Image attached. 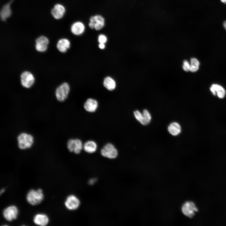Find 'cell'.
Segmentation results:
<instances>
[{
	"label": "cell",
	"instance_id": "1",
	"mask_svg": "<svg viewBox=\"0 0 226 226\" xmlns=\"http://www.w3.org/2000/svg\"><path fill=\"white\" fill-rule=\"evenodd\" d=\"M44 196L43 191L41 189L37 190L31 189L27 194L26 200L31 205H36L41 202L43 200Z\"/></svg>",
	"mask_w": 226,
	"mask_h": 226
},
{
	"label": "cell",
	"instance_id": "2",
	"mask_svg": "<svg viewBox=\"0 0 226 226\" xmlns=\"http://www.w3.org/2000/svg\"><path fill=\"white\" fill-rule=\"evenodd\" d=\"M18 145L21 149H25L30 148L34 142V137L30 134L22 133L17 137Z\"/></svg>",
	"mask_w": 226,
	"mask_h": 226
},
{
	"label": "cell",
	"instance_id": "3",
	"mask_svg": "<svg viewBox=\"0 0 226 226\" xmlns=\"http://www.w3.org/2000/svg\"><path fill=\"white\" fill-rule=\"evenodd\" d=\"M89 27L92 29L99 30L103 28L105 25V20L104 17L99 14L91 16L88 24Z\"/></svg>",
	"mask_w": 226,
	"mask_h": 226
},
{
	"label": "cell",
	"instance_id": "4",
	"mask_svg": "<svg viewBox=\"0 0 226 226\" xmlns=\"http://www.w3.org/2000/svg\"><path fill=\"white\" fill-rule=\"evenodd\" d=\"M70 90L69 84L64 82L59 86L55 90V95L57 100L60 102L64 101L67 97Z\"/></svg>",
	"mask_w": 226,
	"mask_h": 226
},
{
	"label": "cell",
	"instance_id": "5",
	"mask_svg": "<svg viewBox=\"0 0 226 226\" xmlns=\"http://www.w3.org/2000/svg\"><path fill=\"white\" fill-rule=\"evenodd\" d=\"M181 210L182 213L186 216L192 218L198 211L195 203L191 201L186 202L182 205Z\"/></svg>",
	"mask_w": 226,
	"mask_h": 226
},
{
	"label": "cell",
	"instance_id": "6",
	"mask_svg": "<svg viewBox=\"0 0 226 226\" xmlns=\"http://www.w3.org/2000/svg\"><path fill=\"white\" fill-rule=\"evenodd\" d=\"M22 86L26 88H30L34 84L35 78L33 74L28 71L23 72L20 75Z\"/></svg>",
	"mask_w": 226,
	"mask_h": 226
},
{
	"label": "cell",
	"instance_id": "7",
	"mask_svg": "<svg viewBox=\"0 0 226 226\" xmlns=\"http://www.w3.org/2000/svg\"><path fill=\"white\" fill-rule=\"evenodd\" d=\"M101 154L105 157L113 159L118 155V151L112 144L108 143L105 145L101 150Z\"/></svg>",
	"mask_w": 226,
	"mask_h": 226
},
{
	"label": "cell",
	"instance_id": "8",
	"mask_svg": "<svg viewBox=\"0 0 226 226\" xmlns=\"http://www.w3.org/2000/svg\"><path fill=\"white\" fill-rule=\"evenodd\" d=\"M18 213L17 207L15 206L12 205L7 207L4 210L3 215L7 220L12 221L17 218Z\"/></svg>",
	"mask_w": 226,
	"mask_h": 226
},
{
	"label": "cell",
	"instance_id": "9",
	"mask_svg": "<svg viewBox=\"0 0 226 226\" xmlns=\"http://www.w3.org/2000/svg\"><path fill=\"white\" fill-rule=\"evenodd\" d=\"M67 148L70 152L78 154L83 148V145L81 141L79 139H70L68 141Z\"/></svg>",
	"mask_w": 226,
	"mask_h": 226
},
{
	"label": "cell",
	"instance_id": "10",
	"mask_svg": "<svg viewBox=\"0 0 226 226\" xmlns=\"http://www.w3.org/2000/svg\"><path fill=\"white\" fill-rule=\"evenodd\" d=\"M35 48L37 51L42 52L47 50L49 40L46 37L41 36L35 40Z\"/></svg>",
	"mask_w": 226,
	"mask_h": 226
},
{
	"label": "cell",
	"instance_id": "11",
	"mask_svg": "<svg viewBox=\"0 0 226 226\" xmlns=\"http://www.w3.org/2000/svg\"><path fill=\"white\" fill-rule=\"evenodd\" d=\"M80 204V202L79 200L75 196L73 195L68 196L65 202L66 207L70 210L77 209Z\"/></svg>",
	"mask_w": 226,
	"mask_h": 226
},
{
	"label": "cell",
	"instance_id": "12",
	"mask_svg": "<svg viewBox=\"0 0 226 226\" xmlns=\"http://www.w3.org/2000/svg\"><path fill=\"white\" fill-rule=\"evenodd\" d=\"M66 11L65 7L60 4H55L51 11L53 17L55 19H59L62 18Z\"/></svg>",
	"mask_w": 226,
	"mask_h": 226
},
{
	"label": "cell",
	"instance_id": "13",
	"mask_svg": "<svg viewBox=\"0 0 226 226\" xmlns=\"http://www.w3.org/2000/svg\"><path fill=\"white\" fill-rule=\"evenodd\" d=\"M85 29V25L82 22L77 21L73 23L71 26V31L74 35H82Z\"/></svg>",
	"mask_w": 226,
	"mask_h": 226
},
{
	"label": "cell",
	"instance_id": "14",
	"mask_svg": "<svg viewBox=\"0 0 226 226\" xmlns=\"http://www.w3.org/2000/svg\"><path fill=\"white\" fill-rule=\"evenodd\" d=\"M34 223L38 225L45 226L47 225L49 219L47 215L43 213H38L35 215L33 218Z\"/></svg>",
	"mask_w": 226,
	"mask_h": 226
},
{
	"label": "cell",
	"instance_id": "15",
	"mask_svg": "<svg viewBox=\"0 0 226 226\" xmlns=\"http://www.w3.org/2000/svg\"><path fill=\"white\" fill-rule=\"evenodd\" d=\"M13 0H11L2 8L0 13V17L2 21H5L11 15L12 12L10 5Z\"/></svg>",
	"mask_w": 226,
	"mask_h": 226
},
{
	"label": "cell",
	"instance_id": "16",
	"mask_svg": "<svg viewBox=\"0 0 226 226\" xmlns=\"http://www.w3.org/2000/svg\"><path fill=\"white\" fill-rule=\"evenodd\" d=\"M70 42L66 38H62L59 40L56 45L57 50L62 53H65L70 48Z\"/></svg>",
	"mask_w": 226,
	"mask_h": 226
},
{
	"label": "cell",
	"instance_id": "17",
	"mask_svg": "<svg viewBox=\"0 0 226 226\" xmlns=\"http://www.w3.org/2000/svg\"><path fill=\"white\" fill-rule=\"evenodd\" d=\"M98 102L92 98L88 99L84 104V108L86 110L89 112H95L98 107Z\"/></svg>",
	"mask_w": 226,
	"mask_h": 226
},
{
	"label": "cell",
	"instance_id": "18",
	"mask_svg": "<svg viewBox=\"0 0 226 226\" xmlns=\"http://www.w3.org/2000/svg\"><path fill=\"white\" fill-rule=\"evenodd\" d=\"M210 90L213 95H217L220 98H223L226 94L225 89L221 86L217 84H213L210 88Z\"/></svg>",
	"mask_w": 226,
	"mask_h": 226
},
{
	"label": "cell",
	"instance_id": "19",
	"mask_svg": "<svg viewBox=\"0 0 226 226\" xmlns=\"http://www.w3.org/2000/svg\"><path fill=\"white\" fill-rule=\"evenodd\" d=\"M96 143L93 141H88L83 145V149L86 152L93 153L96 151L97 149Z\"/></svg>",
	"mask_w": 226,
	"mask_h": 226
},
{
	"label": "cell",
	"instance_id": "20",
	"mask_svg": "<svg viewBox=\"0 0 226 226\" xmlns=\"http://www.w3.org/2000/svg\"><path fill=\"white\" fill-rule=\"evenodd\" d=\"M168 129L171 134L175 136L179 135L181 131L180 125L176 122L170 123L168 127Z\"/></svg>",
	"mask_w": 226,
	"mask_h": 226
},
{
	"label": "cell",
	"instance_id": "21",
	"mask_svg": "<svg viewBox=\"0 0 226 226\" xmlns=\"http://www.w3.org/2000/svg\"><path fill=\"white\" fill-rule=\"evenodd\" d=\"M103 85L106 89L110 91L114 90L116 86L115 80L111 77L109 76L105 78L103 81Z\"/></svg>",
	"mask_w": 226,
	"mask_h": 226
},
{
	"label": "cell",
	"instance_id": "22",
	"mask_svg": "<svg viewBox=\"0 0 226 226\" xmlns=\"http://www.w3.org/2000/svg\"><path fill=\"white\" fill-rule=\"evenodd\" d=\"M142 114V120L141 123L144 125L148 124L151 119L150 113L147 110L145 109L143 110Z\"/></svg>",
	"mask_w": 226,
	"mask_h": 226
},
{
	"label": "cell",
	"instance_id": "23",
	"mask_svg": "<svg viewBox=\"0 0 226 226\" xmlns=\"http://www.w3.org/2000/svg\"><path fill=\"white\" fill-rule=\"evenodd\" d=\"M190 64V71L192 72H195L198 70L200 63L197 59L195 58H191V59Z\"/></svg>",
	"mask_w": 226,
	"mask_h": 226
},
{
	"label": "cell",
	"instance_id": "24",
	"mask_svg": "<svg viewBox=\"0 0 226 226\" xmlns=\"http://www.w3.org/2000/svg\"><path fill=\"white\" fill-rule=\"evenodd\" d=\"M134 115L136 119L141 123L142 120V114L139 110H136L134 112Z\"/></svg>",
	"mask_w": 226,
	"mask_h": 226
},
{
	"label": "cell",
	"instance_id": "25",
	"mask_svg": "<svg viewBox=\"0 0 226 226\" xmlns=\"http://www.w3.org/2000/svg\"><path fill=\"white\" fill-rule=\"evenodd\" d=\"M107 40L106 36L103 34L100 35L98 37V41L99 43L105 44Z\"/></svg>",
	"mask_w": 226,
	"mask_h": 226
},
{
	"label": "cell",
	"instance_id": "26",
	"mask_svg": "<svg viewBox=\"0 0 226 226\" xmlns=\"http://www.w3.org/2000/svg\"><path fill=\"white\" fill-rule=\"evenodd\" d=\"M182 68L186 72L190 71V64L187 60H185L183 62Z\"/></svg>",
	"mask_w": 226,
	"mask_h": 226
},
{
	"label": "cell",
	"instance_id": "27",
	"mask_svg": "<svg viewBox=\"0 0 226 226\" xmlns=\"http://www.w3.org/2000/svg\"><path fill=\"white\" fill-rule=\"evenodd\" d=\"M96 181V178H93L92 179H90L89 181V184L90 185H92Z\"/></svg>",
	"mask_w": 226,
	"mask_h": 226
},
{
	"label": "cell",
	"instance_id": "28",
	"mask_svg": "<svg viewBox=\"0 0 226 226\" xmlns=\"http://www.w3.org/2000/svg\"><path fill=\"white\" fill-rule=\"evenodd\" d=\"M99 47L100 49H104L105 47V44L103 43H100L99 45Z\"/></svg>",
	"mask_w": 226,
	"mask_h": 226
},
{
	"label": "cell",
	"instance_id": "29",
	"mask_svg": "<svg viewBox=\"0 0 226 226\" xmlns=\"http://www.w3.org/2000/svg\"><path fill=\"white\" fill-rule=\"evenodd\" d=\"M223 26L225 30H226V20L223 22Z\"/></svg>",
	"mask_w": 226,
	"mask_h": 226
},
{
	"label": "cell",
	"instance_id": "30",
	"mask_svg": "<svg viewBox=\"0 0 226 226\" xmlns=\"http://www.w3.org/2000/svg\"><path fill=\"white\" fill-rule=\"evenodd\" d=\"M4 191H5V189H4V188L2 189L1 190V192H0V194H1V195L2 193H3V192H4Z\"/></svg>",
	"mask_w": 226,
	"mask_h": 226
},
{
	"label": "cell",
	"instance_id": "31",
	"mask_svg": "<svg viewBox=\"0 0 226 226\" xmlns=\"http://www.w3.org/2000/svg\"><path fill=\"white\" fill-rule=\"evenodd\" d=\"M221 2L226 4V0H220Z\"/></svg>",
	"mask_w": 226,
	"mask_h": 226
}]
</instances>
